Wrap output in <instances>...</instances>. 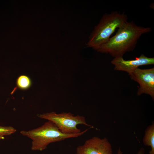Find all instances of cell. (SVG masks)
Wrapping results in <instances>:
<instances>
[{"label": "cell", "instance_id": "7a4b0ae2", "mask_svg": "<svg viewBox=\"0 0 154 154\" xmlns=\"http://www.w3.org/2000/svg\"><path fill=\"white\" fill-rule=\"evenodd\" d=\"M89 129L78 134H65L62 133L53 122L48 121L40 127L28 131H21L20 133L31 139L32 150L42 151L51 143L78 137L86 133Z\"/></svg>", "mask_w": 154, "mask_h": 154}, {"label": "cell", "instance_id": "30bf717a", "mask_svg": "<svg viewBox=\"0 0 154 154\" xmlns=\"http://www.w3.org/2000/svg\"><path fill=\"white\" fill-rule=\"evenodd\" d=\"M16 129L14 127L11 126H0V134L8 135L15 133Z\"/></svg>", "mask_w": 154, "mask_h": 154}, {"label": "cell", "instance_id": "8992f818", "mask_svg": "<svg viewBox=\"0 0 154 154\" xmlns=\"http://www.w3.org/2000/svg\"><path fill=\"white\" fill-rule=\"evenodd\" d=\"M76 154H113L111 145L108 139L94 137L86 140L76 149Z\"/></svg>", "mask_w": 154, "mask_h": 154}, {"label": "cell", "instance_id": "3957f363", "mask_svg": "<svg viewBox=\"0 0 154 154\" xmlns=\"http://www.w3.org/2000/svg\"><path fill=\"white\" fill-rule=\"evenodd\" d=\"M128 18L124 13L112 11L104 15L91 33L87 46L97 50L108 41L115 30L127 22Z\"/></svg>", "mask_w": 154, "mask_h": 154}, {"label": "cell", "instance_id": "277c9868", "mask_svg": "<svg viewBox=\"0 0 154 154\" xmlns=\"http://www.w3.org/2000/svg\"><path fill=\"white\" fill-rule=\"evenodd\" d=\"M37 116L40 118L52 122L62 133L65 134H76L81 132L80 129L77 127L78 124L93 127L87 123L84 117L79 115L75 116L70 112L57 114L53 112L38 114Z\"/></svg>", "mask_w": 154, "mask_h": 154}, {"label": "cell", "instance_id": "5b68a950", "mask_svg": "<svg viewBox=\"0 0 154 154\" xmlns=\"http://www.w3.org/2000/svg\"><path fill=\"white\" fill-rule=\"evenodd\" d=\"M131 78L139 85L137 94H145L154 98V68L142 69L137 68L129 74Z\"/></svg>", "mask_w": 154, "mask_h": 154}, {"label": "cell", "instance_id": "9c48e42d", "mask_svg": "<svg viewBox=\"0 0 154 154\" xmlns=\"http://www.w3.org/2000/svg\"><path fill=\"white\" fill-rule=\"evenodd\" d=\"M17 85L20 89H26L30 87L31 84V81L30 78L25 75H21L17 78Z\"/></svg>", "mask_w": 154, "mask_h": 154}, {"label": "cell", "instance_id": "7c38bea8", "mask_svg": "<svg viewBox=\"0 0 154 154\" xmlns=\"http://www.w3.org/2000/svg\"><path fill=\"white\" fill-rule=\"evenodd\" d=\"M4 135L3 134H0V139L4 138Z\"/></svg>", "mask_w": 154, "mask_h": 154}, {"label": "cell", "instance_id": "8fae6325", "mask_svg": "<svg viewBox=\"0 0 154 154\" xmlns=\"http://www.w3.org/2000/svg\"><path fill=\"white\" fill-rule=\"evenodd\" d=\"M145 150L144 149L141 148L136 154H144ZM117 154H122V152L120 148L118 149Z\"/></svg>", "mask_w": 154, "mask_h": 154}, {"label": "cell", "instance_id": "52a82bcc", "mask_svg": "<svg viewBox=\"0 0 154 154\" xmlns=\"http://www.w3.org/2000/svg\"><path fill=\"white\" fill-rule=\"evenodd\" d=\"M111 63L114 65L115 70L125 71L129 74L140 66L153 64L154 58L147 57L143 54L132 60H126L122 57H118L114 58Z\"/></svg>", "mask_w": 154, "mask_h": 154}, {"label": "cell", "instance_id": "ba28073f", "mask_svg": "<svg viewBox=\"0 0 154 154\" xmlns=\"http://www.w3.org/2000/svg\"><path fill=\"white\" fill-rule=\"evenodd\" d=\"M144 144L145 146H150L151 149L149 154H154V125L148 126L146 129L143 139Z\"/></svg>", "mask_w": 154, "mask_h": 154}, {"label": "cell", "instance_id": "6da1fadb", "mask_svg": "<svg viewBox=\"0 0 154 154\" xmlns=\"http://www.w3.org/2000/svg\"><path fill=\"white\" fill-rule=\"evenodd\" d=\"M151 31L150 27L138 26L133 21H127L118 29L114 36L97 50L109 54L114 58L122 57L126 52L133 50L142 35Z\"/></svg>", "mask_w": 154, "mask_h": 154}]
</instances>
